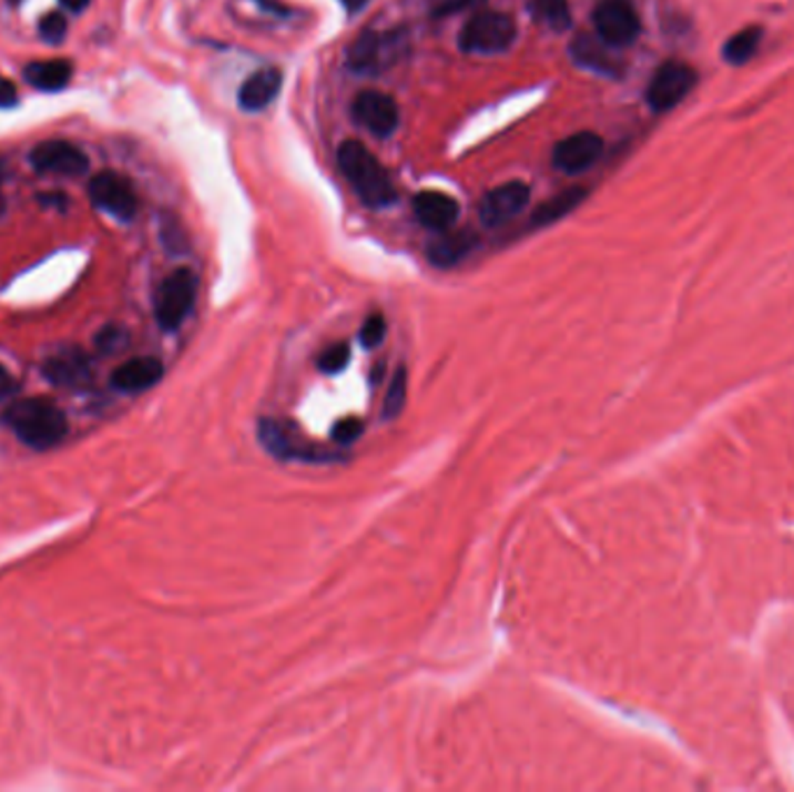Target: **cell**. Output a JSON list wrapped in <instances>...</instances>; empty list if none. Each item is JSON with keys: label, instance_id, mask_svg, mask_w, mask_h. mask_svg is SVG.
<instances>
[{"label": "cell", "instance_id": "cell-1", "mask_svg": "<svg viewBox=\"0 0 794 792\" xmlns=\"http://www.w3.org/2000/svg\"><path fill=\"white\" fill-rule=\"evenodd\" d=\"M3 424L17 435L29 449L47 451L54 449L68 435L65 412L49 398H21L6 407Z\"/></svg>", "mask_w": 794, "mask_h": 792}, {"label": "cell", "instance_id": "cell-2", "mask_svg": "<svg viewBox=\"0 0 794 792\" xmlns=\"http://www.w3.org/2000/svg\"><path fill=\"white\" fill-rule=\"evenodd\" d=\"M342 175L349 180L360 201L371 210H386L397 201V191L386 167L358 140H346L337 150Z\"/></svg>", "mask_w": 794, "mask_h": 792}, {"label": "cell", "instance_id": "cell-3", "mask_svg": "<svg viewBox=\"0 0 794 792\" xmlns=\"http://www.w3.org/2000/svg\"><path fill=\"white\" fill-rule=\"evenodd\" d=\"M409 52V33L405 29L360 33L346 49V68L358 75H379L400 63Z\"/></svg>", "mask_w": 794, "mask_h": 792}, {"label": "cell", "instance_id": "cell-4", "mask_svg": "<svg viewBox=\"0 0 794 792\" xmlns=\"http://www.w3.org/2000/svg\"><path fill=\"white\" fill-rule=\"evenodd\" d=\"M518 27L513 17L486 10L471 17L460 29L458 44L465 54H502L513 44Z\"/></svg>", "mask_w": 794, "mask_h": 792}, {"label": "cell", "instance_id": "cell-5", "mask_svg": "<svg viewBox=\"0 0 794 792\" xmlns=\"http://www.w3.org/2000/svg\"><path fill=\"white\" fill-rule=\"evenodd\" d=\"M195 295H197V277L189 267L175 270L161 282L154 298V314L159 326L165 333L177 331L189 318L195 305Z\"/></svg>", "mask_w": 794, "mask_h": 792}, {"label": "cell", "instance_id": "cell-6", "mask_svg": "<svg viewBox=\"0 0 794 792\" xmlns=\"http://www.w3.org/2000/svg\"><path fill=\"white\" fill-rule=\"evenodd\" d=\"M594 35L613 49H623L637 42L641 33V19L632 0H600L592 12Z\"/></svg>", "mask_w": 794, "mask_h": 792}, {"label": "cell", "instance_id": "cell-7", "mask_svg": "<svg viewBox=\"0 0 794 792\" xmlns=\"http://www.w3.org/2000/svg\"><path fill=\"white\" fill-rule=\"evenodd\" d=\"M698 70L683 61L662 63L647 89V101L653 112H669L683 103L688 93L698 87Z\"/></svg>", "mask_w": 794, "mask_h": 792}, {"label": "cell", "instance_id": "cell-8", "mask_svg": "<svg viewBox=\"0 0 794 792\" xmlns=\"http://www.w3.org/2000/svg\"><path fill=\"white\" fill-rule=\"evenodd\" d=\"M89 197L98 210L108 212L119 221H133L138 214L135 189L126 177L119 175V172H98L89 182Z\"/></svg>", "mask_w": 794, "mask_h": 792}, {"label": "cell", "instance_id": "cell-9", "mask_svg": "<svg viewBox=\"0 0 794 792\" xmlns=\"http://www.w3.org/2000/svg\"><path fill=\"white\" fill-rule=\"evenodd\" d=\"M29 161L33 170L42 175H61V177H78L89 170V159L78 144L68 140H44L35 144Z\"/></svg>", "mask_w": 794, "mask_h": 792}, {"label": "cell", "instance_id": "cell-10", "mask_svg": "<svg viewBox=\"0 0 794 792\" xmlns=\"http://www.w3.org/2000/svg\"><path fill=\"white\" fill-rule=\"evenodd\" d=\"M530 203V186L526 182H507L488 191L479 203V219L488 229H500L513 221Z\"/></svg>", "mask_w": 794, "mask_h": 792}, {"label": "cell", "instance_id": "cell-11", "mask_svg": "<svg viewBox=\"0 0 794 792\" xmlns=\"http://www.w3.org/2000/svg\"><path fill=\"white\" fill-rule=\"evenodd\" d=\"M352 112L360 126L377 138H388L400 126V110H397V103L388 93L381 91L358 93Z\"/></svg>", "mask_w": 794, "mask_h": 792}, {"label": "cell", "instance_id": "cell-12", "mask_svg": "<svg viewBox=\"0 0 794 792\" xmlns=\"http://www.w3.org/2000/svg\"><path fill=\"white\" fill-rule=\"evenodd\" d=\"M604 142L598 133L581 131L560 140L553 150V167L567 175H579L600 161Z\"/></svg>", "mask_w": 794, "mask_h": 792}, {"label": "cell", "instance_id": "cell-13", "mask_svg": "<svg viewBox=\"0 0 794 792\" xmlns=\"http://www.w3.org/2000/svg\"><path fill=\"white\" fill-rule=\"evenodd\" d=\"M42 375L54 386L84 390L93 386L91 361L82 349H63L42 363Z\"/></svg>", "mask_w": 794, "mask_h": 792}, {"label": "cell", "instance_id": "cell-14", "mask_svg": "<svg viewBox=\"0 0 794 792\" xmlns=\"http://www.w3.org/2000/svg\"><path fill=\"white\" fill-rule=\"evenodd\" d=\"M604 40L598 35H577L569 44V57L572 61L590 72H598L602 78L618 80L623 75V63H620Z\"/></svg>", "mask_w": 794, "mask_h": 792}, {"label": "cell", "instance_id": "cell-15", "mask_svg": "<svg viewBox=\"0 0 794 792\" xmlns=\"http://www.w3.org/2000/svg\"><path fill=\"white\" fill-rule=\"evenodd\" d=\"M411 207H414V216L418 219V224L430 229V231H437V233L454 229V224L460 216V205L456 197H451L449 193H441V191L416 193V197L411 201Z\"/></svg>", "mask_w": 794, "mask_h": 792}, {"label": "cell", "instance_id": "cell-16", "mask_svg": "<svg viewBox=\"0 0 794 792\" xmlns=\"http://www.w3.org/2000/svg\"><path fill=\"white\" fill-rule=\"evenodd\" d=\"M163 375L165 365L161 358L138 356L119 365L110 377V384L121 393H142L146 388H154L163 379Z\"/></svg>", "mask_w": 794, "mask_h": 792}, {"label": "cell", "instance_id": "cell-17", "mask_svg": "<svg viewBox=\"0 0 794 792\" xmlns=\"http://www.w3.org/2000/svg\"><path fill=\"white\" fill-rule=\"evenodd\" d=\"M282 82H284V75L279 68H263V70L254 72V75L250 80H244V84L240 87V93H237L240 108L244 112L265 110L282 91Z\"/></svg>", "mask_w": 794, "mask_h": 792}, {"label": "cell", "instance_id": "cell-18", "mask_svg": "<svg viewBox=\"0 0 794 792\" xmlns=\"http://www.w3.org/2000/svg\"><path fill=\"white\" fill-rule=\"evenodd\" d=\"M477 246V235L471 231H444L428 244V258L437 267L458 265Z\"/></svg>", "mask_w": 794, "mask_h": 792}, {"label": "cell", "instance_id": "cell-19", "mask_svg": "<svg viewBox=\"0 0 794 792\" xmlns=\"http://www.w3.org/2000/svg\"><path fill=\"white\" fill-rule=\"evenodd\" d=\"M72 78V65L65 59H49V61H33L23 68V80L40 91H61L68 87Z\"/></svg>", "mask_w": 794, "mask_h": 792}, {"label": "cell", "instance_id": "cell-20", "mask_svg": "<svg viewBox=\"0 0 794 792\" xmlns=\"http://www.w3.org/2000/svg\"><path fill=\"white\" fill-rule=\"evenodd\" d=\"M588 197V191L583 186H572L564 189L558 195H553L551 201L541 203L535 214H532V224L535 226H549L553 221L567 216L569 212H574L583 201Z\"/></svg>", "mask_w": 794, "mask_h": 792}, {"label": "cell", "instance_id": "cell-21", "mask_svg": "<svg viewBox=\"0 0 794 792\" xmlns=\"http://www.w3.org/2000/svg\"><path fill=\"white\" fill-rule=\"evenodd\" d=\"M530 14L541 27L556 33H562L572 27V10H569L567 0H532Z\"/></svg>", "mask_w": 794, "mask_h": 792}, {"label": "cell", "instance_id": "cell-22", "mask_svg": "<svg viewBox=\"0 0 794 792\" xmlns=\"http://www.w3.org/2000/svg\"><path fill=\"white\" fill-rule=\"evenodd\" d=\"M760 42H762V29L749 27V29L734 33L725 42L723 57L732 65H743V63H749L755 57V52L760 49Z\"/></svg>", "mask_w": 794, "mask_h": 792}, {"label": "cell", "instance_id": "cell-23", "mask_svg": "<svg viewBox=\"0 0 794 792\" xmlns=\"http://www.w3.org/2000/svg\"><path fill=\"white\" fill-rule=\"evenodd\" d=\"M405 403H407V369L400 367L395 373L390 386H388V393L384 398V418L390 420V418H397L403 414L405 409Z\"/></svg>", "mask_w": 794, "mask_h": 792}, {"label": "cell", "instance_id": "cell-24", "mask_svg": "<svg viewBox=\"0 0 794 792\" xmlns=\"http://www.w3.org/2000/svg\"><path fill=\"white\" fill-rule=\"evenodd\" d=\"M349 361H352V346L346 342H337V344L328 346L324 354H320L318 369L326 375H337V373H342Z\"/></svg>", "mask_w": 794, "mask_h": 792}, {"label": "cell", "instance_id": "cell-25", "mask_svg": "<svg viewBox=\"0 0 794 792\" xmlns=\"http://www.w3.org/2000/svg\"><path fill=\"white\" fill-rule=\"evenodd\" d=\"M126 344H129V335H126V331H121L119 326H108V328H103L101 333L95 335V349L101 356L119 354Z\"/></svg>", "mask_w": 794, "mask_h": 792}, {"label": "cell", "instance_id": "cell-26", "mask_svg": "<svg viewBox=\"0 0 794 792\" xmlns=\"http://www.w3.org/2000/svg\"><path fill=\"white\" fill-rule=\"evenodd\" d=\"M38 31H40V38H42L44 42L59 44V42H63L65 33H68V21H65V17L59 14V12H49V14H44V17L40 19Z\"/></svg>", "mask_w": 794, "mask_h": 792}, {"label": "cell", "instance_id": "cell-27", "mask_svg": "<svg viewBox=\"0 0 794 792\" xmlns=\"http://www.w3.org/2000/svg\"><path fill=\"white\" fill-rule=\"evenodd\" d=\"M386 337V318L384 314H371L360 328V342L365 349H375Z\"/></svg>", "mask_w": 794, "mask_h": 792}, {"label": "cell", "instance_id": "cell-28", "mask_svg": "<svg viewBox=\"0 0 794 792\" xmlns=\"http://www.w3.org/2000/svg\"><path fill=\"white\" fill-rule=\"evenodd\" d=\"M481 3H483V0H428V10H430V17L444 19V17L458 14L462 10L477 8Z\"/></svg>", "mask_w": 794, "mask_h": 792}, {"label": "cell", "instance_id": "cell-29", "mask_svg": "<svg viewBox=\"0 0 794 792\" xmlns=\"http://www.w3.org/2000/svg\"><path fill=\"white\" fill-rule=\"evenodd\" d=\"M363 433H365V420H363V418H356V416L337 420V424L333 426V439L339 441V444H352V441H356Z\"/></svg>", "mask_w": 794, "mask_h": 792}, {"label": "cell", "instance_id": "cell-30", "mask_svg": "<svg viewBox=\"0 0 794 792\" xmlns=\"http://www.w3.org/2000/svg\"><path fill=\"white\" fill-rule=\"evenodd\" d=\"M17 390H19L17 377L10 373L6 365H0V403L10 400Z\"/></svg>", "mask_w": 794, "mask_h": 792}, {"label": "cell", "instance_id": "cell-31", "mask_svg": "<svg viewBox=\"0 0 794 792\" xmlns=\"http://www.w3.org/2000/svg\"><path fill=\"white\" fill-rule=\"evenodd\" d=\"M17 103H19L17 87L8 78H0V110L14 108Z\"/></svg>", "mask_w": 794, "mask_h": 792}, {"label": "cell", "instance_id": "cell-32", "mask_svg": "<svg viewBox=\"0 0 794 792\" xmlns=\"http://www.w3.org/2000/svg\"><path fill=\"white\" fill-rule=\"evenodd\" d=\"M256 3H258L263 10L272 12V14L288 17V8H286V6H282V3H277V0H256Z\"/></svg>", "mask_w": 794, "mask_h": 792}, {"label": "cell", "instance_id": "cell-33", "mask_svg": "<svg viewBox=\"0 0 794 792\" xmlns=\"http://www.w3.org/2000/svg\"><path fill=\"white\" fill-rule=\"evenodd\" d=\"M59 3L70 12H84L89 8L91 0H59Z\"/></svg>", "mask_w": 794, "mask_h": 792}, {"label": "cell", "instance_id": "cell-34", "mask_svg": "<svg viewBox=\"0 0 794 792\" xmlns=\"http://www.w3.org/2000/svg\"><path fill=\"white\" fill-rule=\"evenodd\" d=\"M3 214H6V195H3V191H0V216Z\"/></svg>", "mask_w": 794, "mask_h": 792}, {"label": "cell", "instance_id": "cell-35", "mask_svg": "<svg viewBox=\"0 0 794 792\" xmlns=\"http://www.w3.org/2000/svg\"><path fill=\"white\" fill-rule=\"evenodd\" d=\"M10 3H12V6H19V3H21V0H10Z\"/></svg>", "mask_w": 794, "mask_h": 792}]
</instances>
